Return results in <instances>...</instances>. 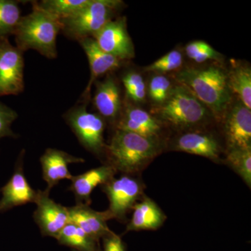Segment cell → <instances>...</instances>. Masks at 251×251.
Returning <instances> with one entry per match:
<instances>
[{
    "mask_svg": "<svg viewBox=\"0 0 251 251\" xmlns=\"http://www.w3.org/2000/svg\"><path fill=\"white\" fill-rule=\"evenodd\" d=\"M176 79L217 118L224 117L232 105L227 72L221 67H186L176 74Z\"/></svg>",
    "mask_w": 251,
    "mask_h": 251,
    "instance_id": "cell-1",
    "label": "cell"
},
{
    "mask_svg": "<svg viewBox=\"0 0 251 251\" xmlns=\"http://www.w3.org/2000/svg\"><path fill=\"white\" fill-rule=\"evenodd\" d=\"M159 140L116 129L105 153L108 165L125 175L138 173L159 154Z\"/></svg>",
    "mask_w": 251,
    "mask_h": 251,
    "instance_id": "cell-2",
    "label": "cell"
},
{
    "mask_svg": "<svg viewBox=\"0 0 251 251\" xmlns=\"http://www.w3.org/2000/svg\"><path fill=\"white\" fill-rule=\"evenodd\" d=\"M32 5V11L22 16L15 31L16 47L23 52L32 49L48 59H55L61 21L39 7L36 1Z\"/></svg>",
    "mask_w": 251,
    "mask_h": 251,
    "instance_id": "cell-3",
    "label": "cell"
},
{
    "mask_svg": "<svg viewBox=\"0 0 251 251\" xmlns=\"http://www.w3.org/2000/svg\"><path fill=\"white\" fill-rule=\"evenodd\" d=\"M160 122L179 129H190L204 125L211 112L184 86L173 85L164 103L153 109Z\"/></svg>",
    "mask_w": 251,
    "mask_h": 251,
    "instance_id": "cell-4",
    "label": "cell"
},
{
    "mask_svg": "<svg viewBox=\"0 0 251 251\" xmlns=\"http://www.w3.org/2000/svg\"><path fill=\"white\" fill-rule=\"evenodd\" d=\"M123 2L119 0H91L90 4L72 17L61 21L62 31L77 41L92 37L113 20Z\"/></svg>",
    "mask_w": 251,
    "mask_h": 251,
    "instance_id": "cell-5",
    "label": "cell"
},
{
    "mask_svg": "<svg viewBox=\"0 0 251 251\" xmlns=\"http://www.w3.org/2000/svg\"><path fill=\"white\" fill-rule=\"evenodd\" d=\"M63 117L86 150L98 156L105 153V121L103 117L87 111L85 103L71 108Z\"/></svg>",
    "mask_w": 251,
    "mask_h": 251,
    "instance_id": "cell-6",
    "label": "cell"
},
{
    "mask_svg": "<svg viewBox=\"0 0 251 251\" xmlns=\"http://www.w3.org/2000/svg\"><path fill=\"white\" fill-rule=\"evenodd\" d=\"M23 52L0 37V97L18 95L25 89Z\"/></svg>",
    "mask_w": 251,
    "mask_h": 251,
    "instance_id": "cell-7",
    "label": "cell"
},
{
    "mask_svg": "<svg viewBox=\"0 0 251 251\" xmlns=\"http://www.w3.org/2000/svg\"><path fill=\"white\" fill-rule=\"evenodd\" d=\"M101 188L110 202L109 213L112 219L120 221L125 219L127 212L132 209L143 192L142 183L128 175L117 179L112 178L102 185Z\"/></svg>",
    "mask_w": 251,
    "mask_h": 251,
    "instance_id": "cell-8",
    "label": "cell"
},
{
    "mask_svg": "<svg viewBox=\"0 0 251 251\" xmlns=\"http://www.w3.org/2000/svg\"><path fill=\"white\" fill-rule=\"evenodd\" d=\"M92 38L103 51L122 62L134 57V46L127 31L125 18L112 20Z\"/></svg>",
    "mask_w": 251,
    "mask_h": 251,
    "instance_id": "cell-9",
    "label": "cell"
},
{
    "mask_svg": "<svg viewBox=\"0 0 251 251\" xmlns=\"http://www.w3.org/2000/svg\"><path fill=\"white\" fill-rule=\"evenodd\" d=\"M224 130L227 151L251 148V110L239 100L224 115Z\"/></svg>",
    "mask_w": 251,
    "mask_h": 251,
    "instance_id": "cell-10",
    "label": "cell"
},
{
    "mask_svg": "<svg viewBox=\"0 0 251 251\" xmlns=\"http://www.w3.org/2000/svg\"><path fill=\"white\" fill-rule=\"evenodd\" d=\"M25 151L20 153L14 173L9 181L1 188L0 213L9 211L16 206L28 203H36L39 191H35L28 183L24 173V157Z\"/></svg>",
    "mask_w": 251,
    "mask_h": 251,
    "instance_id": "cell-11",
    "label": "cell"
},
{
    "mask_svg": "<svg viewBox=\"0 0 251 251\" xmlns=\"http://www.w3.org/2000/svg\"><path fill=\"white\" fill-rule=\"evenodd\" d=\"M35 204L36 209L33 216L41 234L57 239L62 229L70 222L68 207L54 202L46 190L39 191Z\"/></svg>",
    "mask_w": 251,
    "mask_h": 251,
    "instance_id": "cell-12",
    "label": "cell"
},
{
    "mask_svg": "<svg viewBox=\"0 0 251 251\" xmlns=\"http://www.w3.org/2000/svg\"><path fill=\"white\" fill-rule=\"evenodd\" d=\"M81 47L85 51L90 67V78L86 87L80 102L87 104L90 98V92L92 85L98 77L113 72L121 67L122 61L111 54L107 53L99 47L92 37H87L78 41Z\"/></svg>",
    "mask_w": 251,
    "mask_h": 251,
    "instance_id": "cell-13",
    "label": "cell"
},
{
    "mask_svg": "<svg viewBox=\"0 0 251 251\" xmlns=\"http://www.w3.org/2000/svg\"><path fill=\"white\" fill-rule=\"evenodd\" d=\"M43 178L47 183L46 191L50 192L54 186L63 179H72L69 170L71 163H84L82 158L74 156L62 150L49 148L40 158Z\"/></svg>",
    "mask_w": 251,
    "mask_h": 251,
    "instance_id": "cell-14",
    "label": "cell"
},
{
    "mask_svg": "<svg viewBox=\"0 0 251 251\" xmlns=\"http://www.w3.org/2000/svg\"><path fill=\"white\" fill-rule=\"evenodd\" d=\"M93 98L94 108L104 120L117 124L122 111L121 90L115 77L108 76L97 82Z\"/></svg>",
    "mask_w": 251,
    "mask_h": 251,
    "instance_id": "cell-15",
    "label": "cell"
},
{
    "mask_svg": "<svg viewBox=\"0 0 251 251\" xmlns=\"http://www.w3.org/2000/svg\"><path fill=\"white\" fill-rule=\"evenodd\" d=\"M116 129L133 132L143 136L158 140L162 124L156 117L138 107L128 105L122 110Z\"/></svg>",
    "mask_w": 251,
    "mask_h": 251,
    "instance_id": "cell-16",
    "label": "cell"
},
{
    "mask_svg": "<svg viewBox=\"0 0 251 251\" xmlns=\"http://www.w3.org/2000/svg\"><path fill=\"white\" fill-rule=\"evenodd\" d=\"M116 171L111 166H103L93 168L83 174L73 176L69 191L75 196L76 204L90 205L91 195L95 188L102 186L114 178Z\"/></svg>",
    "mask_w": 251,
    "mask_h": 251,
    "instance_id": "cell-17",
    "label": "cell"
},
{
    "mask_svg": "<svg viewBox=\"0 0 251 251\" xmlns=\"http://www.w3.org/2000/svg\"><path fill=\"white\" fill-rule=\"evenodd\" d=\"M70 222L80 227L94 240L103 238L111 232L107 221L112 219L108 210L97 211L85 204H75L68 207Z\"/></svg>",
    "mask_w": 251,
    "mask_h": 251,
    "instance_id": "cell-18",
    "label": "cell"
},
{
    "mask_svg": "<svg viewBox=\"0 0 251 251\" xmlns=\"http://www.w3.org/2000/svg\"><path fill=\"white\" fill-rule=\"evenodd\" d=\"M173 150L205 157L212 161L220 160L221 146L214 135L199 131L186 132L179 135L173 144Z\"/></svg>",
    "mask_w": 251,
    "mask_h": 251,
    "instance_id": "cell-19",
    "label": "cell"
},
{
    "mask_svg": "<svg viewBox=\"0 0 251 251\" xmlns=\"http://www.w3.org/2000/svg\"><path fill=\"white\" fill-rule=\"evenodd\" d=\"M133 216L127 225L126 230L139 231L156 229L164 224L166 216L154 201L145 197L132 207Z\"/></svg>",
    "mask_w": 251,
    "mask_h": 251,
    "instance_id": "cell-20",
    "label": "cell"
},
{
    "mask_svg": "<svg viewBox=\"0 0 251 251\" xmlns=\"http://www.w3.org/2000/svg\"><path fill=\"white\" fill-rule=\"evenodd\" d=\"M227 82L232 94L251 110V70L249 66L237 64L227 72Z\"/></svg>",
    "mask_w": 251,
    "mask_h": 251,
    "instance_id": "cell-21",
    "label": "cell"
},
{
    "mask_svg": "<svg viewBox=\"0 0 251 251\" xmlns=\"http://www.w3.org/2000/svg\"><path fill=\"white\" fill-rule=\"evenodd\" d=\"M90 1L91 0H44L36 2L41 9L62 21L76 14Z\"/></svg>",
    "mask_w": 251,
    "mask_h": 251,
    "instance_id": "cell-22",
    "label": "cell"
},
{
    "mask_svg": "<svg viewBox=\"0 0 251 251\" xmlns=\"http://www.w3.org/2000/svg\"><path fill=\"white\" fill-rule=\"evenodd\" d=\"M57 239L60 244L75 248L78 250L95 251L97 241L72 222H69L62 229Z\"/></svg>",
    "mask_w": 251,
    "mask_h": 251,
    "instance_id": "cell-23",
    "label": "cell"
},
{
    "mask_svg": "<svg viewBox=\"0 0 251 251\" xmlns=\"http://www.w3.org/2000/svg\"><path fill=\"white\" fill-rule=\"evenodd\" d=\"M21 18L18 1L0 0V37L14 34Z\"/></svg>",
    "mask_w": 251,
    "mask_h": 251,
    "instance_id": "cell-24",
    "label": "cell"
},
{
    "mask_svg": "<svg viewBox=\"0 0 251 251\" xmlns=\"http://www.w3.org/2000/svg\"><path fill=\"white\" fill-rule=\"evenodd\" d=\"M226 161L234 172L251 187V148L227 151Z\"/></svg>",
    "mask_w": 251,
    "mask_h": 251,
    "instance_id": "cell-25",
    "label": "cell"
},
{
    "mask_svg": "<svg viewBox=\"0 0 251 251\" xmlns=\"http://www.w3.org/2000/svg\"><path fill=\"white\" fill-rule=\"evenodd\" d=\"M127 97L134 103H141L146 99L147 86L143 76L135 72L126 73L122 76Z\"/></svg>",
    "mask_w": 251,
    "mask_h": 251,
    "instance_id": "cell-26",
    "label": "cell"
},
{
    "mask_svg": "<svg viewBox=\"0 0 251 251\" xmlns=\"http://www.w3.org/2000/svg\"><path fill=\"white\" fill-rule=\"evenodd\" d=\"M171 81L166 75L156 74L151 77L147 93L156 106L164 103L169 97L173 88Z\"/></svg>",
    "mask_w": 251,
    "mask_h": 251,
    "instance_id": "cell-27",
    "label": "cell"
},
{
    "mask_svg": "<svg viewBox=\"0 0 251 251\" xmlns=\"http://www.w3.org/2000/svg\"><path fill=\"white\" fill-rule=\"evenodd\" d=\"M188 58L201 64L209 60H219L221 54L205 41H196L189 43L185 48Z\"/></svg>",
    "mask_w": 251,
    "mask_h": 251,
    "instance_id": "cell-28",
    "label": "cell"
},
{
    "mask_svg": "<svg viewBox=\"0 0 251 251\" xmlns=\"http://www.w3.org/2000/svg\"><path fill=\"white\" fill-rule=\"evenodd\" d=\"M183 61L182 53L178 50H174L145 68V71L163 75L166 73L174 72L180 69L182 66Z\"/></svg>",
    "mask_w": 251,
    "mask_h": 251,
    "instance_id": "cell-29",
    "label": "cell"
},
{
    "mask_svg": "<svg viewBox=\"0 0 251 251\" xmlns=\"http://www.w3.org/2000/svg\"><path fill=\"white\" fill-rule=\"evenodd\" d=\"M17 118V112L0 102V140L5 137L18 138V135L11 129L13 122Z\"/></svg>",
    "mask_w": 251,
    "mask_h": 251,
    "instance_id": "cell-30",
    "label": "cell"
},
{
    "mask_svg": "<svg viewBox=\"0 0 251 251\" xmlns=\"http://www.w3.org/2000/svg\"><path fill=\"white\" fill-rule=\"evenodd\" d=\"M103 239V251H126L125 244L122 242L121 237L112 231L104 236Z\"/></svg>",
    "mask_w": 251,
    "mask_h": 251,
    "instance_id": "cell-31",
    "label": "cell"
}]
</instances>
